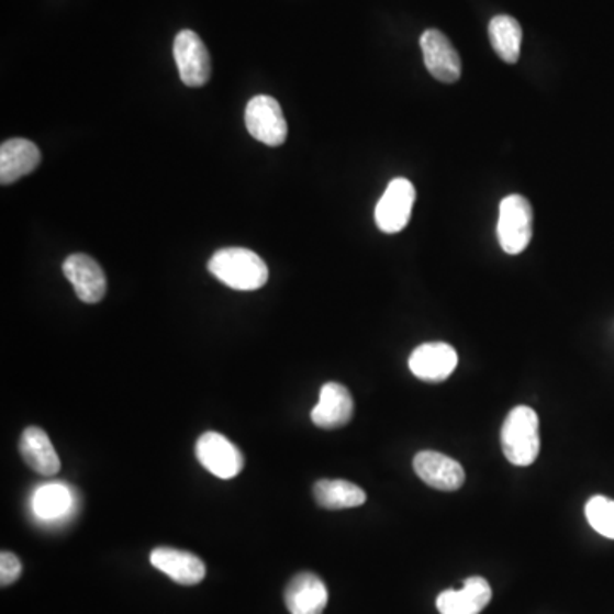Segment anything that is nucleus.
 Returning <instances> with one entry per match:
<instances>
[{"mask_svg": "<svg viewBox=\"0 0 614 614\" xmlns=\"http://www.w3.org/2000/svg\"><path fill=\"white\" fill-rule=\"evenodd\" d=\"M290 614H323L328 604V589L313 572H301L290 579L283 592Z\"/></svg>", "mask_w": 614, "mask_h": 614, "instance_id": "ddd939ff", "label": "nucleus"}, {"mask_svg": "<svg viewBox=\"0 0 614 614\" xmlns=\"http://www.w3.org/2000/svg\"><path fill=\"white\" fill-rule=\"evenodd\" d=\"M23 572V563L20 558L15 557L11 551H2L0 555V584L2 588L14 584Z\"/></svg>", "mask_w": 614, "mask_h": 614, "instance_id": "4be33fe9", "label": "nucleus"}, {"mask_svg": "<svg viewBox=\"0 0 614 614\" xmlns=\"http://www.w3.org/2000/svg\"><path fill=\"white\" fill-rule=\"evenodd\" d=\"M354 416V398L341 382H326L320 391V401L311 412L316 427L325 431L345 427Z\"/></svg>", "mask_w": 614, "mask_h": 614, "instance_id": "f8f14e48", "label": "nucleus"}, {"mask_svg": "<svg viewBox=\"0 0 614 614\" xmlns=\"http://www.w3.org/2000/svg\"><path fill=\"white\" fill-rule=\"evenodd\" d=\"M585 517L592 529L604 538L614 539V500L595 495L585 505Z\"/></svg>", "mask_w": 614, "mask_h": 614, "instance_id": "412c9836", "label": "nucleus"}, {"mask_svg": "<svg viewBox=\"0 0 614 614\" xmlns=\"http://www.w3.org/2000/svg\"><path fill=\"white\" fill-rule=\"evenodd\" d=\"M505 458L514 466H529L538 459L542 440H539V418L529 406H515L511 410L502 432H500Z\"/></svg>", "mask_w": 614, "mask_h": 614, "instance_id": "f03ea898", "label": "nucleus"}, {"mask_svg": "<svg viewBox=\"0 0 614 614\" xmlns=\"http://www.w3.org/2000/svg\"><path fill=\"white\" fill-rule=\"evenodd\" d=\"M209 271L234 290H258L268 282V267L252 249H219L209 261Z\"/></svg>", "mask_w": 614, "mask_h": 614, "instance_id": "f257e3e1", "label": "nucleus"}, {"mask_svg": "<svg viewBox=\"0 0 614 614\" xmlns=\"http://www.w3.org/2000/svg\"><path fill=\"white\" fill-rule=\"evenodd\" d=\"M420 46L424 52L425 67L435 79L446 85H455L459 80L461 58L444 33L439 30L425 31L420 38Z\"/></svg>", "mask_w": 614, "mask_h": 614, "instance_id": "1a4fd4ad", "label": "nucleus"}, {"mask_svg": "<svg viewBox=\"0 0 614 614\" xmlns=\"http://www.w3.org/2000/svg\"><path fill=\"white\" fill-rule=\"evenodd\" d=\"M413 376L427 382H443L458 367V354L443 342L424 344L416 347L409 360Z\"/></svg>", "mask_w": 614, "mask_h": 614, "instance_id": "9b49d317", "label": "nucleus"}, {"mask_svg": "<svg viewBox=\"0 0 614 614\" xmlns=\"http://www.w3.org/2000/svg\"><path fill=\"white\" fill-rule=\"evenodd\" d=\"M496 236L507 255H521L533 237V209L521 196L505 197L500 202Z\"/></svg>", "mask_w": 614, "mask_h": 614, "instance_id": "7ed1b4c3", "label": "nucleus"}, {"mask_svg": "<svg viewBox=\"0 0 614 614\" xmlns=\"http://www.w3.org/2000/svg\"><path fill=\"white\" fill-rule=\"evenodd\" d=\"M492 601V588L483 577H470L461 589H449L437 598L440 614H480Z\"/></svg>", "mask_w": 614, "mask_h": 614, "instance_id": "2eb2a0df", "label": "nucleus"}, {"mask_svg": "<svg viewBox=\"0 0 614 614\" xmlns=\"http://www.w3.org/2000/svg\"><path fill=\"white\" fill-rule=\"evenodd\" d=\"M175 60L188 88H202L212 74L209 51L196 31L185 30L175 40Z\"/></svg>", "mask_w": 614, "mask_h": 614, "instance_id": "0eeeda50", "label": "nucleus"}, {"mask_svg": "<svg viewBox=\"0 0 614 614\" xmlns=\"http://www.w3.org/2000/svg\"><path fill=\"white\" fill-rule=\"evenodd\" d=\"M197 459L209 473L221 480L236 478L243 471L245 458L239 447L217 432L200 435L196 447Z\"/></svg>", "mask_w": 614, "mask_h": 614, "instance_id": "39448f33", "label": "nucleus"}, {"mask_svg": "<svg viewBox=\"0 0 614 614\" xmlns=\"http://www.w3.org/2000/svg\"><path fill=\"white\" fill-rule=\"evenodd\" d=\"M150 563L166 573L176 584L197 585L205 579V563L197 555L183 549L159 546L150 554Z\"/></svg>", "mask_w": 614, "mask_h": 614, "instance_id": "4468645a", "label": "nucleus"}, {"mask_svg": "<svg viewBox=\"0 0 614 614\" xmlns=\"http://www.w3.org/2000/svg\"><path fill=\"white\" fill-rule=\"evenodd\" d=\"M64 275L86 304H98L107 295V275L91 256L70 255L64 261Z\"/></svg>", "mask_w": 614, "mask_h": 614, "instance_id": "9d476101", "label": "nucleus"}, {"mask_svg": "<svg viewBox=\"0 0 614 614\" xmlns=\"http://www.w3.org/2000/svg\"><path fill=\"white\" fill-rule=\"evenodd\" d=\"M20 453L31 470L42 477H55L60 471V458L51 437L40 427H27L20 439Z\"/></svg>", "mask_w": 614, "mask_h": 614, "instance_id": "f3484780", "label": "nucleus"}, {"mask_svg": "<svg viewBox=\"0 0 614 614\" xmlns=\"http://www.w3.org/2000/svg\"><path fill=\"white\" fill-rule=\"evenodd\" d=\"M490 43L493 51L505 64H515L521 57L523 27L512 15H495L489 26Z\"/></svg>", "mask_w": 614, "mask_h": 614, "instance_id": "6ab92c4d", "label": "nucleus"}, {"mask_svg": "<svg viewBox=\"0 0 614 614\" xmlns=\"http://www.w3.org/2000/svg\"><path fill=\"white\" fill-rule=\"evenodd\" d=\"M314 500L321 509L342 511L366 504L367 495L360 487L347 480H320L313 487Z\"/></svg>", "mask_w": 614, "mask_h": 614, "instance_id": "a211bd4d", "label": "nucleus"}, {"mask_svg": "<svg viewBox=\"0 0 614 614\" xmlns=\"http://www.w3.org/2000/svg\"><path fill=\"white\" fill-rule=\"evenodd\" d=\"M42 154L38 147L26 138H11L0 147V181L12 185L38 168Z\"/></svg>", "mask_w": 614, "mask_h": 614, "instance_id": "dca6fc26", "label": "nucleus"}, {"mask_svg": "<svg viewBox=\"0 0 614 614\" xmlns=\"http://www.w3.org/2000/svg\"><path fill=\"white\" fill-rule=\"evenodd\" d=\"M413 470L420 480L425 481L432 489L440 492H456L465 484V470L456 459L437 453V450H422L413 459Z\"/></svg>", "mask_w": 614, "mask_h": 614, "instance_id": "6e6552de", "label": "nucleus"}, {"mask_svg": "<svg viewBox=\"0 0 614 614\" xmlns=\"http://www.w3.org/2000/svg\"><path fill=\"white\" fill-rule=\"evenodd\" d=\"M415 188L405 178H397L386 188L384 196L376 205V224L386 234L405 230L412 217Z\"/></svg>", "mask_w": 614, "mask_h": 614, "instance_id": "423d86ee", "label": "nucleus"}, {"mask_svg": "<svg viewBox=\"0 0 614 614\" xmlns=\"http://www.w3.org/2000/svg\"><path fill=\"white\" fill-rule=\"evenodd\" d=\"M69 490L64 484H45L33 499V511L42 520H55L70 507Z\"/></svg>", "mask_w": 614, "mask_h": 614, "instance_id": "aec40b11", "label": "nucleus"}, {"mask_svg": "<svg viewBox=\"0 0 614 614\" xmlns=\"http://www.w3.org/2000/svg\"><path fill=\"white\" fill-rule=\"evenodd\" d=\"M246 129L249 135L268 147H279L287 141V122L282 107L271 96H255L246 107Z\"/></svg>", "mask_w": 614, "mask_h": 614, "instance_id": "20e7f679", "label": "nucleus"}]
</instances>
